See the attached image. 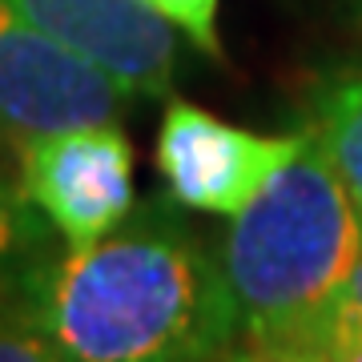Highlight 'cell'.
I'll list each match as a JSON object with an SVG mask.
<instances>
[{
  "mask_svg": "<svg viewBox=\"0 0 362 362\" xmlns=\"http://www.w3.org/2000/svg\"><path fill=\"white\" fill-rule=\"evenodd\" d=\"M0 294L65 362H202L238 346L221 262L165 202L85 250L0 262Z\"/></svg>",
  "mask_w": 362,
  "mask_h": 362,
  "instance_id": "6da1fadb",
  "label": "cell"
},
{
  "mask_svg": "<svg viewBox=\"0 0 362 362\" xmlns=\"http://www.w3.org/2000/svg\"><path fill=\"white\" fill-rule=\"evenodd\" d=\"M362 246V218L330 157L306 141L230 218L221 274L238 310L242 358H310L322 314Z\"/></svg>",
  "mask_w": 362,
  "mask_h": 362,
  "instance_id": "7a4b0ae2",
  "label": "cell"
},
{
  "mask_svg": "<svg viewBox=\"0 0 362 362\" xmlns=\"http://www.w3.org/2000/svg\"><path fill=\"white\" fill-rule=\"evenodd\" d=\"M21 173L69 250L101 242L133 209V145L113 121L21 137Z\"/></svg>",
  "mask_w": 362,
  "mask_h": 362,
  "instance_id": "3957f363",
  "label": "cell"
},
{
  "mask_svg": "<svg viewBox=\"0 0 362 362\" xmlns=\"http://www.w3.org/2000/svg\"><path fill=\"white\" fill-rule=\"evenodd\" d=\"M302 141L306 129L262 137L189 101H173L161 117L153 161L177 206L233 218L302 149Z\"/></svg>",
  "mask_w": 362,
  "mask_h": 362,
  "instance_id": "277c9868",
  "label": "cell"
},
{
  "mask_svg": "<svg viewBox=\"0 0 362 362\" xmlns=\"http://www.w3.org/2000/svg\"><path fill=\"white\" fill-rule=\"evenodd\" d=\"M129 93L0 0V129L13 137L113 121Z\"/></svg>",
  "mask_w": 362,
  "mask_h": 362,
  "instance_id": "5b68a950",
  "label": "cell"
},
{
  "mask_svg": "<svg viewBox=\"0 0 362 362\" xmlns=\"http://www.w3.org/2000/svg\"><path fill=\"white\" fill-rule=\"evenodd\" d=\"M49 40L137 97H165L177 77V28L145 0H4Z\"/></svg>",
  "mask_w": 362,
  "mask_h": 362,
  "instance_id": "8992f818",
  "label": "cell"
},
{
  "mask_svg": "<svg viewBox=\"0 0 362 362\" xmlns=\"http://www.w3.org/2000/svg\"><path fill=\"white\" fill-rule=\"evenodd\" d=\"M310 133L362 218V65L322 81V89L314 93Z\"/></svg>",
  "mask_w": 362,
  "mask_h": 362,
  "instance_id": "52a82bcc",
  "label": "cell"
},
{
  "mask_svg": "<svg viewBox=\"0 0 362 362\" xmlns=\"http://www.w3.org/2000/svg\"><path fill=\"white\" fill-rule=\"evenodd\" d=\"M52 226L45 221L25 189L21 173V137L0 129V262L49 246Z\"/></svg>",
  "mask_w": 362,
  "mask_h": 362,
  "instance_id": "ba28073f",
  "label": "cell"
},
{
  "mask_svg": "<svg viewBox=\"0 0 362 362\" xmlns=\"http://www.w3.org/2000/svg\"><path fill=\"white\" fill-rule=\"evenodd\" d=\"M314 358H334V362H362V246L350 262L346 278L338 286V294L330 298V306L322 314L318 338H314Z\"/></svg>",
  "mask_w": 362,
  "mask_h": 362,
  "instance_id": "9c48e42d",
  "label": "cell"
},
{
  "mask_svg": "<svg viewBox=\"0 0 362 362\" xmlns=\"http://www.w3.org/2000/svg\"><path fill=\"white\" fill-rule=\"evenodd\" d=\"M149 8L165 16L169 25L185 33L202 52L221 57V40H218V0H145Z\"/></svg>",
  "mask_w": 362,
  "mask_h": 362,
  "instance_id": "30bf717a",
  "label": "cell"
},
{
  "mask_svg": "<svg viewBox=\"0 0 362 362\" xmlns=\"http://www.w3.org/2000/svg\"><path fill=\"white\" fill-rule=\"evenodd\" d=\"M57 362L52 346L16 314V306L0 294V362Z\"/></svg>",
  "mask_w": 362,
  "mask_h": 362,
  "instance_id": "8fae6325",
  "label": "cell"
}]
</instances>
